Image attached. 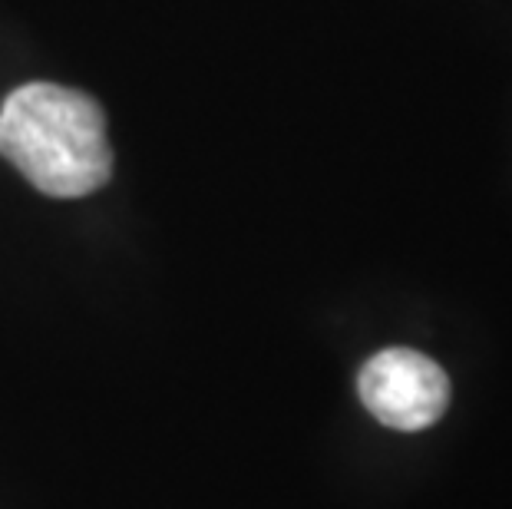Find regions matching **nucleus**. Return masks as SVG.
Segmentation results:
<instances>
[{
	"instance_id": "f257e3e1",
	"label": "nucleus",
	"mask_w": 512,
	"mask_h": 509,
	"mask_svg": "<svg viewBox=\"0 0 512 509\" xmlns=\"http://www.w3.org/2000/svg\"><path fill=\"white\" fill-rule=\"evenodd\" d=\"M0 156L53 199L90 196L113 176L100 103L60 83H24L7 96L0 106Z\"/></svg>"
},
{
	"instance_id": "f03ea898",
	"label": "nucleus",
	"mask_w": 512,
	"mask_h": 509,
	"mask_svg": "<svg viewBox=\"0 0 512 509\" xmlns=\"http://www.w3.org/2000/svg\"><path fill=\"white\" fill-rule=\"evenodd\" d=\"M364 407L390 430H427L450 407V377L433 357L413 348L374 354L357 374Z\"/></svg>"
}]
</instances>
